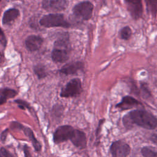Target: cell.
Returning <instances> with one entry per match:
<instances>
[{
	"instance_id": "obj_25",
	"label": "cell",
	"mask_w": 157,
	"mask_h": 157,
	"mask_svg": "<svg viewBox=\"0 0 157 157\" xmlns=\"http://www.w3.org/2000/svg\"><path fill=\"white\" fill-rule=\"evenodd\" d=\"M7 134H8V129H5L4 131H2V132L1 133V136H0V139H1V140L4 142L6 141V139H7Z\"/></svg>"
},
{
	"instance_id": "obj_19",
	"label": "cell",
	"mask_w": 157,
	"mask_h": 157,
	"mask_svg": "<svg viewBox=\"0 0 157 157\" xmlns=\"http://www.w3.org/2000/svg\"><path fill=\"white\" fill-rule=\"evenodd\" d=\"M146 4L150 13L155 17L157 13V1H146Z\"/></svg>"
},
{
	"instance_id": "obj_5",
	"label": "cell",
	"mask_w": 157,
	"mask_h": 157,
	"mask_svg": "<svg viewBox=\"0 0 157 157\" xmlns=\"http://www.w3.org/2000/svg\"><path fill=\"white\" fill-rule=\"evenodd\" d=\"M74 128L70 125H63L59 126L53 134V142L58 144L67 140H70L74 131Z\"/></svg>"
},
{
	"instance_id": "obj_20",
	"label": "cell",
	"mask_w": 157,
	"mask_h": 157,
	"mask_svg": "<svg viewBox=\"0 0 157 157\" xmlns=\"http://www.w3.org/2000/svg\"><path fill=\"white\" fill-rule=\"evenodd\" d=\"M0 94L1 96L5 97L6 98H14L17 93L15 90L10 88H3L0 90Z\"/></svg>"
},
{
	"instance_id": "obj_3",
	"label": "cell",
	"mask_w": 157,
	"mask_h": 157,
	"mask_svg": "<svg viewBox=\"0 0 157 157\" xmlns=\"http://www.w3.org/2000/svg\"><path fill=\"white\" fill-rule=\"evenodd\" d=\"M82 91V86L80 80L77 78H73L63 88L60 93V96L62 98L75 97L80 94Z\"/></svg>"
},
{
	"instance_id": "obj_13",
	"label": "cell",
	"mask_w": 157,
	"mask_h": 157,
	"mask_svg": "<svg viewBox=\"0 0 157 157\" xmlns=\"http://www.w3.org/2000/svg\"><path fill=\"white\" fill-rule=\"evenodd\" d=\"M69 51L63 48H53L52 52V58L55 63H64L69 58Z\"/></svg>"
},
{
	"instance_id": "obj_23",
	"label": "cell",
	"mask_w": 157,
	"mask_h": 157,
	"mask_svg": "<svg viewBox=\"0 0 157 157\" xmlns=\"http://www.w3.org/2000/svg\"><path fill=\"white\" fill-rule=\"evenodd\" d=\"M0 42L2 44V45L4 47L6 46V44H7V40L5 36L4 33H3L2 30L1 29V28H0Z\"/></svg>"
},
{
	"instance_id": "obj_7",
	"label": "cell",
	"mask_w": 157,
	"mask_h": 157,
	"mask_svg": "<svg viewBox=\"0 0 157 157\" xmlns=\"http://www.w3.org/2000/svg\"><path fill=\"white\" fill-rule=\"evenodd\" d=\"M127 9L134 20L141 18L143 13V6L141 1H125Z\"/></svg>"
},
{
	"instance_id": "obj_2",
	"label": "cell",
	"mask_w": 157,
	"mask_h": 157,
	"mask_svg": "<svg viewBox=\"0 0 157 157\" xmlns=\"http://www.w3.org/2000/svg\"><path fill=\"white\" fill-rule=\"evenodd\" d=\"M40 24L46 28L63 27L69 28L71 24L65 19L64 15L61 13H50L42 17Z\"/></svg>"
},
{
	"instance_id": "obj_11",
	"label": "cell",
	"mask_w": 157,
	"mask_h": 157,
	"mask_svg": "<svg viewBox=\"0 0 157 157\" xmlns=\"http://www.w3.org/2000/svg\"><path fill=\"white\" fill-rule=\"evenodd\" d=\"M43 42L42 37L38 36L31 35L28 36L25 40V45L30 52H34L39 50Z\"/></svg>"
},
{
	"instance_id": "obj_10",
	"label": "cell",
	"mask_w": 157,
	"mask_h": 157,
	"mask_svg": "<svg viewBox=\"0 0 157 157\" xmlns=\"http://www.w3.org/2000/svg\"><path fill=\"white\" fill-rule=\"evenodd\" d=\"M140 105H142L141 102L136 99L130 96H126L123 97L121 101L116 105V107L121 110H124L132 109Z\"/></svg>"
},
{
	"instance_id": "obj_24",
	"label": "cell",
	"mask_w": 157,
	"mask_h": 157,
	"mask_svg": "<svg viewBox=\"0 0 157 157\" xmlns=\"http://www.w3.org/2000/svg\"><path fill=\"white\" fill-rule=\"evenodd\" d=\"M23 153L25 155V157H32L30 152V148L26 144L24 145L23 146Z\"/></svg>"
},
{
	"instance_id": "obj_16",
	"label": "cell",
	"mask_w": 157,
	"mask_h": 157,
	"mask_svg": "<svg viewBox=\"0 0 157 157\" xmlns=\"http://www.w3.org/2000/svg\"><path fill=\"white\" fill-rule=\"evenodd\" d=\"M34 71L39 78L41 79L45 77L47 75L45 67L41 64H38L34 67Z\"/></svg>"
},
{
	"instance_id": "obj_17",
	"label": "cell",
	"mask_w": 157,
	"mask_h": 157,
	"mask_svg": "<svg viewBox=\"0 0 157 157\" xmlns=\"http://www.w3.org/2000/svg\"><path fill=\"white\" fill-rule=\"evenodd\" d=\"M119 35L121 39L124 40H128L132 35V30L128 26H124L120 30Z\"/></svg>"
},
{
	"instance_id": "obj_1",
	"label": "cell",
	"mask_w": 157,
	"mask_h": 157,
	"mask_svg": "<svg viewBox=\"0 0 157 157\" xmlns=\"http://www.w3.org/2000/svg\"><path fill=\"white\" fill-rule=\"evenodd\" d=\"M123 122L127 128L136 124L147 129L157 130V118L145 110L137 109L130 112L124 116Z\"/></svg>"
},
{
	"instance_id": "obj_15",
	"label": "cell",
	"mask_w": 157,
	"mask_h": 157,
	"mask_svg": "<svg viewBox=\"0 0 157 157\" xmlns=\"http://www.w3.org/2000/svg\"><path fill=\"white\" fill-rule=\"evenodd\" d=\"M23 130L24 133L25 134V135L31 140V142L32 143V145H33V147L34 148V150L36 151H40L41 148H42L41 144L37 140V139L35 137L33 131L29 128H28V127H23Z\"/></svg>"
},
{
	"instance_id": "obj_21",
	"label": "cell",
	"mask_w": 157,
	"mask_h": 157,
	"mask_svg": "<svg viewBox=\"0 0 157 157\" xmlns=\"http://www.w3.org/2000/svg\"><path fill=\"white\" fill-rule=\"evenodd\" d=\"M0 157H14V156L4 147H1L0 148Z\"/></svg>"
},
{
	"instance_id": "obj_28",
	"label": "cell",
	"mask_w": 157,
	"mask_h": 157,
	"mask_svg": "<svg viewBox=\"0 0 157 157\" xmlns=\"http://www.w3.org/2000/svg\"><path fill=\"white\" fill-rule=\"evenodd\" d=\"M7 101V98H6L5 97L2 96H0V105L5 103Z\"/></svg>"
},
{
	"instance_id": "obj_4",
	"label": "cell",
	"mask_w": 157,
	"mask_h": 157,
	"mask_svg": "<svg viewBox=\"0 0 157 157\" xmlns=\"http://www.w3.org/2000/svg\"><path fill=\"white\" fill-rule=\"evenodd\" d=\"M93 4L90 1H82L77 4L73 8L74 15L83 20H88L92 17Z\"/></svg>"
},
{
	"instance_id": "obj_9",
	"label": "cell",
	"mask_w": 157,
	"mask_h": 157,
	"mask_svg": "<svg viewBox=\"0 0 157 157\" xmlns=\"http://www.w3.org/2000/svg\"><path fill=\"white\" fill-rule=\"evenodd\" d=\"M70 140L72 143L77 148L83 149L86 147V137L85 134L82 131L78 129H74L73 134Z\"/></svg>"
},
{
	"instance_id": "obj_8",
	"label": "cell",
	"mask_w": 157,
	"mask_h": 157,
	"mask_svg": "<svg viewBox=\"0 0 157 157\" xmlns=\"http://www.w3.org/2000/svg\"><path fill=\"white\" fill-rule=\"evenodd\" d=\"M68 2L64 0H45L42 2V7L47 11H61L64 10Z\"/></svg>"
},
{
	"instance_id": "obj_22",
	"label": "cell",
	"mask_w": 157,
	"mask_h": 157,
	"mask_svg": "<svg viewBox=\"0 0 157 157\" xmlns=\"http://www.w3.org/2000/svg\"><path fill=\"white\" fill-rule=\"evenodd\" d=\"M15 102L18 104V107L20 109H25V108H27L28 109H30V105L26 101H24L20 99H17V100H15Z\"/></svg>"
},
{
	"instance_id": "obj_26",
	"label": "cell",
	"mask_w": 157,
	"mask_h": 157,
	"mask_svg": "<svg viewBox=\"0 0 157 157\" xmlns=\"http://www.w3.org/2000/svg\"><path fill=\"white\" fill-rule=\"evenodd\" d=\"M12 128H15V129H23V126L21 124H20L18 122H13L12 124Z\"/></svg>"
},
{
	"instance_id": "obj_6",
	"label": "cell",
	"mask_w": 157,
	"mask_h": 157,
	"mask_svg": "<svg viewBox=\"0 0 157 157\" xmlns=\"http://www.w3.org/2000/svg\"><path fill=\"white\" fill-rule=\"evenodd\" d=\"M110 151L113 157H126L131 152V148L127 143L119 140L112 144Z\"/></svg>"
},
{
	"instance_id": "obj_18",
	"label": "cell",
	"mask_w": 157,
	"mask_h": 157,
	"mask_svg": "<svg viewBox=\"0 0 157 157\" xmlns=\"http://www.w3.org/2000/svg\"><path fill=\"white\" fill-rule=\"evenodd\" d=\"M141 153L144 157H157V151L149 147H144L141 149Z\"/></svg>"
},
{
	"instance_id": "obj_14",
	"label": "cell",
	"mask_w": 157,
	"mask_h": 157,
	"mask_svg": "<svg viewBox=\"0 0 157 157\" xmlns=\"http://www.w3.org/2000/svg\"><path fill=\"white\" fill-rule=\"evenodd\" d=\"M19 15V11L18 9L15 8H12L7 10L3 15L2 17V23L4 25H7L11 23L15 19H16Z\"/></svg>"
},
{
	"instance_id": "obj_12",
	"label": "cell",
	"mask_w": 157,
	"mask_h": 157,
	"mask_svg": "<svg viewBox=\"0 0 157 157\" xmlns=\"http://www.w3.org/2000/svg\"><path fill=\"white\" fill-rule=\"evenodd\" d=\"M83 68V64L80 61H76L71 63H68L63 66L59 72L64 75H71L77 72L79 70Z\"/></svg>"
},
{
	"instance_id": "obj_27",
	"label": "cell",
	"mask_w": 157,
	"mask_h": 157,
	"mask_svg": "<svg viewBox=\"0 0 157 157\" xmlns=\"http://www.w3.org/2000/svg\"><path fill=\"white\" fill-rule=\"evenodd\" d=\"M150 140L156 145H157V134H153L150 137Z\"/></svg>"
}]
</instances>
